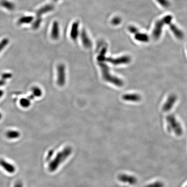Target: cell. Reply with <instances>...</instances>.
<instances>
[{
  "label": "cell",
  "mask_w": 187,
  "mask_h": 187,
  "mask_svg": "<svg viewBox=\"0 0 187 187\" xmlns=\"http://www.w3.org/2000/svg\"><path fill=\"white\" fill-rule=\"evenodd\" d=\"M72 149L69 147H67L64 149L63 150L58 153L55 158L49 164V170L51 172L56 170L59 166L70 155Z\"/></svg>",
  "instance_id": "cell-1"
},
{
  "label": "cell",
  "mask_w": 187,
  "mask_h": 187,
  "mask_svg": "<svg viewBox=\"0 0 187 187\" xmlns=\"http://www.w3.org/2000/svg\"><path fill=\"white\" fill-rule=\"evenodd\" d=\"M98 63L99 66L102 70L103 79L105 81L111 82L115 85L119 86H121L123 85V83L122 81L120 80V79H118L117 77L114 76L111 74L110 72L108 66L106 64L104 63L103 62H98Z\"/></svg>",
  "instance_id": "cell-2"
},
{
  "label": "cell",
  "mask_w": 187,
  "mask_h": 187,
  "mask_svg": "<svg viewBox=\"0 0 187 187\" xmlns=\"http://www.w3.org/2000/svg\"><path fill=\"white\" fill-rule=\"evenodd\" d=\"M165 25V23L163 19L158 20L155 23L152 33L153 38L156 40L159 38L161 36L163 28Z\"/></svg>",
  "instance_id": "cell-3"
},
{
  "label": "cell",
  "mask_w": 187,
  "mask_h": 187,
  "mask_svg": "<svg viewBox=\"0 0 187 187\" xmlns=\"http://www.w3.org/2000/svg\"><path fill=\"white\" fill-rule=\"evenodd\" d=\"M57 84L60 86H63L66 82L65 66L63 64H60L57 67Z\"/></svg>",
  "instance_id": "cell-4"
},
{
  "label": "cell",
  "mask_w": 187,
  "mask_h": 187,
  "mask_svg": "<svg viewBox=\"0 0 187 187\" xmlns=\"http://www.w3.org/2000/svg\"><path fill=\"white\" fill-rule=\"evenodd\" d=\"M0 166L9 173L13 174L16 171L15 166L4 159H0Z\"/></svg>",
  "instance_id": "cell-5"
},
{
  "label": "cell",
  "mask_w": 187,
  "mask_h": 187,
  "mask_svg": "<svg viewBox=\"0 0 187 187\" xmlns=\"http://www.w3.org/2000/svg\"><path fill=\"white\" fill-rule=\"evenodd\" d=\"M105 60L115 65H119L128 63L130 61V59L128 56H122L117 59L105 58Z\"/></svg>",
  "instance_id": "cell-6"
},
{
  "label": "cell",
  "mask_w": 187,
  "mask_h": 187,
  "mask_svg": "<svg viewBox=\"0 0 187 187\" xmlns=\"http://www.w3.org/2000/svg\"><path fill=\"white\" fill-rule=\"evenodd\" d=\"M170 29L174 35L179 40H181L183 38L184 33L182 30H180L177 26L174 24H171L169 25Z\"/></svg>",
  "instance_id": "cell-7"
},
{
  "label": "cell",
  "mask_w": 187,
  "mask_h": 187,
  "mask_svg": "<svg viewBox=\"0 0 187 187\" xmlns=\"http://www.w3.org/2000/svg\"><path fill=\"white\" fill-rule=\"evenodd\" d=\"M135 39L137 41L141 42H148L150 40V38L147 34L141 33H137L135 34Z\"/></svg>",
  "instance_id": "cell-8"
},
{
  "label": "cell",
  "mask_w": 187,
  "mask_h": 187,
  "mask_svg": "<svg viewBox=\"0 0 187 187\" xmlns=\"http://www.w3.org/2000/svg\"><path fill=\"white\" fill-rule=\"evenodd\" d=\"M1 6L9 11H12L15 8V5L12 2L7 0H2L0 3Z\"/></svg>",
  "instance_id": "cell-9"
},
{
  "label": "cell",
  "mask_w": 187,
  "mask_h": 187,
  "mask_svg": "<svg viewBox=\"0 0 187 187\" xmlns=\"http://www.w3.org/2000/svg\"><path fill=\"white\" fill-rule=\"evenodd\" d=\"M6 136L10 139H17L20 137V133L16 130H9L7 132Z\"/></svg>",
  "instance_id": "cell-10"
},
{
  "label": "cell",
  "mask_w": 187,
  "mask_h": 187,
  "mask_svg": "<svg viewBox=\"0 0 187 187\" xmlns=\"http://www.w3.org/2000/svg\"><path fill=\"white\" fill-rule=\"evenodd\" d=\"M12 74L10 73H5L3 74L0 79V87L4 85L6 83V81L7 79L11 78Z\"/></svg>",
  "instance_id": "cell-11"
},
{
  "label": "cell",
  "mask_w": 187,
  "mask_h": 187,
  "mask_svg": "<svg viewBox=\"0 0 187 187\" xmlns=\"http://www.w3.org/2000/svg\"><path fill=\"white\" fill-rule=\"evenodd\" d=\"M33 20V17L31 16L28 17H21L19 20L18 21V24H23L30 23Z\"/></svg>",
  "instance_id": "cell-12"
},
{
  "label": "cell",
  "mask_w": 187,
  "mask_h": 187,
  "mask_svg": "<svg viewBox=\"0 0 187 187\" xmlns=\"http://www.w3.org/2000/svg\"><path fill=\"white\" fill-rule=\"evenodd\" d=\"M123 98L126 100H132L131 101H138L140 99V97L136 94H130V95H125L123 97Z\"/></svg>",
  "instance_id": "cell-13"
},
{
  "label": "cell",
  "mask_w": 187,
  "mask_h": 187,
  "mask_svg": "<svg viewBox=\"0 0 187 187\" xmlns=\"http://www.w3.org/2000/svg\"><path fill=\"white\" fill-rule=\"evenodd\" d=\"M82 42L84 44V45L86 47H90L91 46V42H90L89 40L88 39L87 37H86V35L85 34V33H82Z\"/></svg>",
  "instance_id": "cell-14"
},
{
  "label": "cell",
  "mask_w": 187,
  "mask_h": 187,
  "mask_svg": "<svg viewBox=\"0 0 187 187\" xmlns=\"http://www.w3.org/2000/svg\"><path fill=\"white\" fill-rule=\"evenodd\" d=\"M32 94L35 97H39L42 94V91L40 88L35 87L32 89Z\"/></svg>",
  "instance_id": "cell-15"
},
{
  "label": "cell",
  "mask_w": 187,
  "mask_h": 187,
  "mask_svg": "<svg viewBox=\"0 0 187 187\" xmlns=\"http://www.w3.org/2000/svg\"><path fill=\"white\" fill-rule=\"evenodd\" d=\"M78 24L75 23L72 26V30L71 36L72 39H76L78 33Z\"/></svg>",
  "instance_id": "cell-16"
},
{
  "label": "cell",
  "mask_w": 187,
  "mask_h": 187,
  "mask_svg": "<svg viewBox=\"0 0 187 187\" xmlns=\"http://www.w3.org/2000/svg\"><path fill=\"white\" fill-rule=\"evenodd\" d=\"M20 104L23 107H28L30 104V100L28 98H22L20 100Z\"/></svg>",
  "instance_id": "cell-17"
},
{
  "label": "cell",
  "mask_w": 187,
  "mask_h": 187,
  "mask_svg": "<svg viewBox=\"0 0 187 187\" xmlns=\"http://www.w3.org/2000/svg\"><path fill=\"white\" fill-rule=\"evenodd\" d=\"M162 7L167 8L170 6V2L168 0H155Z\"/></svg>",
  "instance_id": "cell-18"
},
{
  "label": "cell",
  "mask_w": 187,
  "mask_h": 187,
  "mask_svg": "<svg viewBox=\"0 0 187 187\" xmlns=\"http://www.w3.org/2000/svg\"><path fill=\"white\" fill-rule=\"evenodd\" d=\"M52 35L54 39H56V38L58 37V28L57 23H55L53 25Z\"/></svg>",
  "instance_id": "cell-19"
},
{
  "label": "cell",
  "mask_w": 187,
  "mask_h": 187,
  "mask_svg": "<svg viewBox=\"0 0 187 187\" xmlns=\"http://www.w3.org/2000/svg\"><path fill=\"white\" fill-rule=\"evenodd\" d=\"M9 40L7 38L3 39L1 42H0V53L1 51L3 50V49L8 44Z\"/></svg>",
  "instance_id": "cell-20"
},
{
  "label": "cell",
  "mask_w": 187,
  "mask_h": 187,
  "mask_svg": "<svg viewBox=\"0 0 187 187\" xmlns=\"http://www.w3.org/2000/svg\"><path fill=\"white\" fill-rule=\"evenodd\" d=\"M165 24L170 25L172 24V17L171 15H168L165 16L163 18Z\"/></svg>",
  "instance_id": "cell-21"
},
{
  "label": "cell",
  "mask_w": 187,
  "mask_h": 187,
  "mask_svg": "<svg viewBox=\"0 0 187 187\" xmlns=\"http://www.w3.org/2000/svg\"><path fill=\"white\" fill-rule=\"evenodd\" d=\"M128 30L131 33H133V34H136L137 33L139 32L138 29L136 28V27H134V26H131L128 28Z\"/></svg>",
  "instance_id": "cell-22"
},
{
  "label": "cell",
  "mask_w": 187,
  "mask_h": 187,
  "mask_svg": "<svg viewBox=\"0 0 187 187\" xmlns=\"http://www.w3.org/2000/svg\"><path fill=\"white\" fill-rule=\"evenodd\" d=\"M120 22H121V19L119 17H117L114 18L112 20V23L115 25H117L119 24Z\"/></svg>",
  "instance_id": "cell-23"
},
{
  "label": "cell",
  "mask_w": 187,
  "mask_h": 187,
  "mask_svg": "<svg viewBox=\"0 0 187 187\" xmlns=\"http://www.w3.org/2000/svg\"><path fill=\"white\" fill-rule=\"evenodd\" d=\"M15 187H23V184L20 181H18L15 185Z\"/></svg>",
  "instance_id": "cell-24"
},
{
  "label": "cell",
  "mask_w": 187,
  "mask_h": 187,
  "mask_svg": "<svg viewBox=\"0 0 187 187\" xmlns=\"http://www.w3.org/2000/svg\"><path fill=\"white\" fill-rule=\"evenodd\" d=\"M3 94H4V92H3V91H2V90H0V98L2 97V96H3Z\"/></svg>",
  "instance_id": "cell-25"
},
{
  "label": "cell",
  "mask_w": 187,
  "mask_h": 187,
  "mask_svg": "<svg viewBox=\"0 0 187 187\" xmlns=\"http://www.w3.org/2000/svg\"><path fill=\"white\" fill-rule=\"evenodd\" d=\"M2 114H1V113H0V119H1V118H2Z\"/></svg>",
  "instance_id": "cell-26"
}]
</instances>
